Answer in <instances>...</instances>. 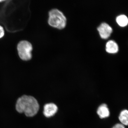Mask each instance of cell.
Instances as JSON below:
<instances>
[{
    "mask_svg": "<svg viewBox=\"0 0 128 128\" xmlns=\"http://www.w3.org/2000/svg\"><path fill=\"white\" fill-rule=\"evenodd\" d=\"M16 109L19 113H24L27 116L33 117L38 113L39 105L34 97L24 95L17 100Z\"/></svg>",
    "mask_w": 128,
    "mask_h": 128,
    "instance_id": "cell-1",
    "label": "cell"
},
{
    "mask_svg": "<svg viewBox=\"0 0 128 128\" xmlns=\"http://www.w3.org/2000/svg\"><path fill=\"white\" fill-rule=\"evenodd\" d=\"M66 23V18L59 10L54 9L50 12L48 23L50 26L62 29L65 27Z\"/></svg>",
    "mask_w": 128,
    "mask_h": 128,
    "instance_id": "cell-2",
    "label": "cell"
},
{
    "mask_svg": "<svg viewBox=\"0 0 128 128\" xmlns=\"http://www.w3.org/2000/svg\"><path fill=\"white\" fill-rule=\"evenodd\" d=\"M17 49L18 55L22 60H28L32 58V47L29 42L26 41H21L18 45Z\"/></svg>",
    "mask_w": 128,
    "mask_h": 128,
    "instance_id": "cell-3",
    "label": "cell"
},
{
    "mask_svg": "<svg viewBox=\"0 0 128 128\" xmlns=\"http://www.w3.org/2000/svg\"><path fill=\"white\" fill-rule=\"evenodd\" d=\"M58 109L57 105L54 104H47L44 106V115L46 118H49L53 116L57 112Z\"/></svg>",
    "mask_w": 128,
    "mask_h": 128,
    "instance_id": "cell-4",
    "label": "cell"
},
{
    "mask_svg": "<svg viewBox=\"0 0 128 128\" xmlns=\"http://www.w3.org/2000/svg\"><path fill=\"white\" fill-rule=\"evenodd\" d=\"M101 37L102 38H108L109 37L112 31V27L108 24L104 22L98 28Z\"/></svg>",
    "mask_w": 128,
    "mask_h": 128,
    "instance_id": "cell-5",
    "label": "cell"
},
{
    "mask_svg": "<svg viewBox=\"0 0 128 128\" xmlns=\"http://www.w3.org/2000/svg\"><path fill=\"white\" fill-rule=\"evenodd\" d=\"M97 113L100 118L102 119L109 117L110 112L107 105L105 104H103L99 106L97 110Z\"/></svg>",
    "mask_w": 128,
    "mask_h": 128,
    "instance_id": "cell-6",
    "label": "cell"
},
{
    "mask_svg": "<svg viewBox=\"0 0 128 128\" xmlns=\"http://www.w3.org/2000/svg\"><path fill=\"white\" fill-rule=\"evenodd\" d=\"M118 46L115 41L110 40L106 44V50L108 52L115 53L118 50Z\"/></svg>",
    "mask_w": 128,
    "mask_h": 128,
    "instance_id": "cell-7",
    "label": "cell"
},
{
    "mask_svg": "<svg viewBox=\"0 0 128 128\" xmlns=\"http://www.w3.org/2000/svg\"><path fill=\"white\" fill-rule=\"evenodd\" d=\"M118 118L121 124L124 126L128 125V111L125 109L121 111L120 114Z\"/></svg>",
    "mask_w": 128,
    "mask_h": 128,
    "instance_id": "cell-8",
    "label": "cell"
},
{
    "mask_svg": "<svg viewBox=\"0 0 128 128\" xmlns=\"http://www.w3.org/2000/svg\"><path fill=\"white\" fill-rule=\"evenodd\" d=\"M116 22L120 26H124L128 25V19L125 15H121L118 16L116 18Z\"/></svg>",
    "mask_w": 128,
    "mask_h": 128,
    "instance_id": "cell-9",
    "label": "cell"
},
{
    "mask_svg": "<svg viewBox=\"0 0 128 128\" xmlns=\"http://www.w3.org/2000/svg\"><path fill=\"white\" fill-rule=\"evenodd\" d=\"M112 128H125V126L121 124H117Z\"/></svg>",
    "mask_w": 128,
    "mask_h": 128,
    "instance_id": "cell-10",
    "label": "cell"
},
{
    "mask_svg": "<svg viewBox=\"0 0 128 128\" xmlns=\"http://www.w3.org/2000/svg\"><path fill=\"white\" fill-rule=\"evenodd\" d=\"M4 32L3 28L0 26V38H1L4 36Z\"/></svg>",
    "mask_w": 128,
    "mask_h": 128,
    "instance_id": "cell-11",
    "label": "cell"
},
{
    "mask_svg": "<svg viewBox=\"0 0 128 128\" xmlns=\"http://www.w3.org/2000/svg\"><path fill=\"white\" fill-rule=\"evenodd\" d=\"M4 1L3 0H0V2H2Z\"/></svg>",
    "mask_w": 128,
    "mask_h": 128,
    "instance_id": "cell-12",
    "label": "cell"
}]
</instances>
